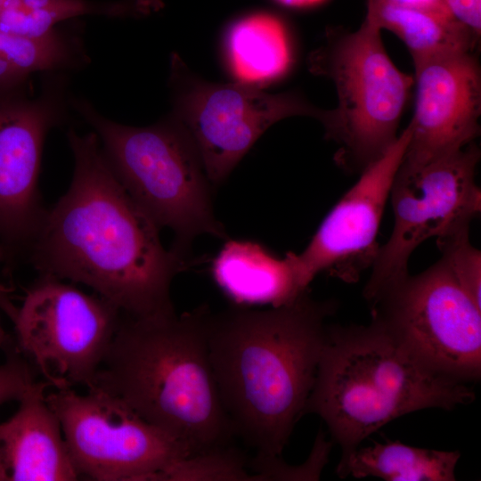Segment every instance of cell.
<instances>
[{
    "label": "cell",
    "instance_id": "obj_21",
    "mask_svg": "<svg viewBox=\"0 0 481 481\" xmlns=\"http://www.w3.org/2000/svg\"><path fill=\"white\" fill-rule=\"evenodd\" d=\"M157 480H259L238 452L228 446L187 456L164 469Z\"/></svg>",
    "mask_w": 481,
    "mask_h": 481
},
{
    "label": "cell",
    "instance_id": "obj_3",
    "mask_svg": "<svg viewBox=\"0 0 481 481\" xmlns=\"http://www.w3.org/2000/svg\"><path fill=\"white\" fill-rule=\"evenodd\" d=\"M210 314L207 306L180 315L122 314L94 387L184 443L191 455L227 446L235 435L209 359Z\"/></svg>",
    "mask_w": 481,
    "mask_h": 481
},
{
    "label": "cell",
    "instance_id": "obj_30",
    "mask_svg": "<svg viewBox=\"0 0 481 481\" xmlns=\"http://www.w3.org/2000/svg\"><path fill=\"white\" fill-rule=\"evenodd\" d=\"M0 481H6L5 475L0 464Z\"/></svg>",
    "mask_w": 481,
    "mask_h": 481
},
{
    "label": "cell",
    "instance_id": "obj_5",
    "mask_svg": "<svg viewBox=\"0 0 481 481\" xmlns=\"http://www.w3.org/2000/svg\"><path fill=\"white\" fill-rule=\"evenodd\" d=\"M71 103L98 136L128 195L159 230L173 231L172 250L190 258L197 236L227 237L214 214L211 183L198 151L173 117L149 126H130L106 118L86 100Z\"/></svg>",
    "mask_w": 481,
    "mask_h": 481
},
{
    "label": "cell",
    "instance_id": "obj_10",
    "mask_svg": "<svg viewBox=\"0 0 481 481\" xmlns=\"http://www.w3.org/2000/svg\"><path fill=\"white\" fill-rule=\"evenodd\" d=\"M480 157L473 142L417 167L400 164L389 193L394 226L371 267L363 289L368 302L372 305L410 274V257L421 243L480 213L476 183Z\"/></svg>",
    "mask_w": 481,
    "mask_h": 481
},
{
    "label": "cell",
    "instance_id": "obj_1",
    "mask_svg": "<svg viewBox=\"0 0 481 481\" xmlns=\"http://www.w3.org/2000/svg\"><path fill=\"white\" fill-rule=\"evenodd\" d=\"M74 170L47 208L27 262L39 274L82 283L122 314H175L170 288L191 259L163 247L159 229L116 177L94 132H68Z\"/></svg>",
    "mask_w": 481,
    "mask_h": 481
},
{
    "label": "cell",
    "instance_id": "obj_31",
    "mask_svg": "<svg viewBox=\"0 0 481 481\" xmlns=\"http://www.w3.org/2000/svg\"><path fill=\"white\" fill-rule=\"evenodd\" d=\"M3 1H4V0H0V7H1V5H2Z\"/></svg>",
    "mask_w": 481,
    "mask_h": 481
},
{
    "label": "cell",
    "instance_id": "obj_24",
    "mask_svg": "<svg viewBox=\"0 0 481 481\" xmlns=\"http://www.w3.org/2000/svg\"><path fill=\"white\" fill-rule=\"evenodd\" d=\"M7 353V361L0 365V405L20 401L37 382L30 366L17 355V351Z\"/></svg>",
    "mask_w": 481,
    "mask_h": 481
},
{
    "label": "cell",
    "instance_id": "obj_8",
    "mask_svg": "<svg viewBox=\"0 0 481 481\" xmlns=\"http://www.w3.org/2000/svg\"><path fill=\"white\" fill-rule=\"evenodd\" d=\"M121 315L99 295L40 274L13 321L17 345L57 390L92 389Z\"/></svg>",
    "mask_w": 481,
    "mask_h": 481
},
{
    "label": "cell",
    "instance_id": "obj_26",
    "mask_svg": "<svg viewBox=\"0 0 481 481\" xmlns=\"http://www.w3.org/2000/svg\"><path fill=\"white\" fill-rule=\"evenodd\" d=\"M391 3L447 12L444 0H386ZM450 13V12H449Z\"/></svg>",
    "mask_w": 481,
    "mask_h": 481
},
{
    "label": "cell",
    "instance_id": "obj_7",
    "mask_svg": "<svg viewBox=\"0 0 481 481\" xmlns=\"http://www.w3.org/2000/svg\"><path fill=\"white\" fill-rule=\"evenodd\" d=\"M383 325L422 365L469 384L481 375V306L440 258L372 304Z\"/></svg>",
    "mask_w": 481,
    "mask_h": 481
},
{
    "label": "cell",
    "instance_id": "obj_23",
    "mask_svg": "<svg viewBox=\"0 0 481 481\" xmlns=\"http://www.w3.org/2000/svg\"><path fill=\"white\" fill-rule=\"evenodd\" d=\"M332 443L321 431L306 461L301 465H289L281 457H257L250 463L252 471L259 480H319L328 462Z\"/></svg>",
    "mask_w": 481,
    "mask_h": 481
},
{
    "label": "cell",
    "instance_id": "obj_16",
    "mask_svg": "<svg viewBox=\"0 0 481 481\" xmlns=\"http://www.w3.org/2000/svg\"><path fill=\"white\" fill-rule=\"evenodd\" d=\"M215 281L237 305L281 306L306 292L286 255L278 258L250 240H227L211 266Z\"/></svg>",
    "mask_w": 481,
    "mask_h": 481
},
{
    "label": "cell",
    "instance_id": "obj_12",
    "mask_svg": "<svg viewBox=\"0 0 481 481\" xmlns=\"http://www.w3.org/2000/svg\"><path fill=\"white\" fill-rule=\"evenodd\" d=\"M61 80L35 98L0 96V261L27 262L47 208L39 190L43 147L64 110Z\"/></svg>",
    "mask_w": 481,
    "mask_h": 481
},
{
    "label": "cell",
    "instance_id": "obj_4",
    "mask_svg": "<svg viewBox=\"0 0 481 481\" xmlns=\"http://www.w3.org/2000/svg\"><path fill=\"white\" fill-rule=\"evenodd\" d=\"M475 399L467 383L436 374L416 360L379 322L327 326L304 413L317 414L340 445L341 458L403 415L452 410Z\"/></svg>",
    "mask_w": 481,
    "mask_h": 481
},
{
    "label": "cell",
    "instance_id": "obj_17",
    "mask_svg": "<svg viewBox=\"0 0 481 481\" xmlns=\"http://www.w3.org/2000/svg\"><path fill=\"white\" fill-rule=\"evenodd\" d=\"M365 17L404 42L414 67L435 58L474 52L480 41L444 11L367 0Z\"/></svg>",
    "mask_w": 481,
    "mask_h": 481
},
{
    "label": "cell",
    "instance_id": "obj_19",
    "mask_svg": "<svg viewBox=\"0 0 481 481\" xmlns=\"http://www.w3.org/2000/svg\"><path fill=\"white\" fill-rule=\"evenodd\" d=\"M458 451H441L404 444L399 441L358 447L337 474L344 478L374 477L387 481H454Z\"/></svg>",
    "mask_w": 481,
    "mask_h": 481
},
{
    "label": "cell",
    "instance_id": "obj_25",
    "mask_svg": "<svg viewBox=\"0 0 481 481\" xmlns=\"http://www.w3.org/2000/svg\"><path fill=\"white\" fill-rule=\"evenodd\" d=\"M27 78L0 50V96L23 89Z\"/></svg>",
    "mask_w": 481,
    "mask_h": 481
},
{
    "label": "cell",
    "instance_id": "obj_27",
    "mask_svg": "<svg viewBox=\"0 0 481 481\" xmlns=\"http://www.w3.org/2000/svg\"><path fill=\"white\" fill-rule=\"evenodd\" d=\"M0 308L11 318L13 322L18 308L12 304L11 298L8 296V290L0 286Z\"/></svg>",
    "mask_w": 481,
    "mask_h": 481
},
{
    "label": "cell",
    "instance_id": "obj_18",
    "mask_svg": "<svg viewBox=\"0 0 481 481\" xmlns=\"http://www.w3.org/2000/svg\"><path fill=\"white\" fill-rule=\"evenodd\" d=\"M225 49L238 82L260 87L282 76L291 61L286 28L278 17L267 12L236 20L227 31Z\"/></svg>",
    "mask_w": 481,
    "mask_h": 481
},
{
    "label": "cell",
    "instance_id": "obj_9",
    "mask_svg": "<svg viewBox=\"0 0 481 481\" xmlns=\"http://www.w3.org/2000/svg\"><path fill=\"white\" fill-rule=\"evenodd\" d=\"M171 63L173 118L192 140L211 184L223 182L277 121L307 116L323 125L330 116V110L314 106L298 92L269 94L241 82L210 83L192 74L176 54Z\"/></svg>",
    "mask_w": 481,
    "mask_h": 481
},
{
    "label": "cell",
    "instance_id": "obj_20",
    "mask_svg": "<svg viewBox=\"0 0 481 481\" xmlns=\"http://www.w3.org/2000/svg\"><path fill=\"white\" fill-rule=\"evenodd\" d=\"M136 12L135 1L97 4L86 0H4L0 7V29L37 37L66 19L89 13L110 16Z\"/></svg>",
    "mask_w": 481,
    "mask_h": 481
},
{
    "label": "cell",
    "instance_id": "obj_22",
    "mask_svg": "<svg viewBox=\"0 0 481 481\" xmlns=\"http://www.w3.org/2000/svg\"><path fill=\"white\" fill-rule=\"evenodd\" d=\"M471 221L458 223L436 238L441 259L464 290L481 306V253L470 241Z\"/></svg>",
    "mask_w": 481,
    "mask_h": 481
},
{
    "label": "cell",
    "instance_id": "obj_11",
    "mask_svg": "<svg viewBox=\"0 0 481 481\" xmlns=\"http://www.w3.org/2000/svg\"><path fill=\"white\" fill-rule=\"evenodd\" d=\"M58 417L78 476L97 481L157 480L191 456L188 446L143 419L119 398L99 388L45 395Z\"/></svg>",
    "mask_w": 481,
    "mask_h": 481
},
{
    "label": "cell",
    "instance_id": "obj_14",
    "mask_svg": "<svg viewBox=\"0 0 481 481\" xmlns=\"http://www.w3.org/2000/svg\"><path fill=\"white\" fill-rule=\"evenodd\" d=\"M416 102L401 166L417 167L475 142L480 134L481 67L474 52L414 67Z\"/></svg>",
    "mask_w": 481,
    "mask_h": 481
},
{
    "label": "cell",
    "instance_id": "obj_13",
    "mask_svg": "<svg viewBox=\"0 0 481 481\" xmlns=\"http://www.w3.org/2000/svg\"><path fill=\"white\" fill-rule=\"evenodd\" d=\"M410 135L407 126L385 154L360 174L301 253L286 254L304 290L320 273L355 282L371 267L380 247L377 239L384 209Z\"/></svg>",
    "mask_w": 481,
    "mask_h": 481
},
{
    "label": "cell",
    "instance_id": "obj_28",
    "mask_svg": "<svg viewBox=\"0 0 481 481\" xmlns=\"http://www.w3.org/2000/svg\"><path fill=\"white\" fill-rule=\"evenodd\" d=\"M279 3L291 7H305L314 5L323 0H276Z\"/></svg>",
    "mask_w": 481,
    "mask_h": 481
},
{
    "label": "cell",
    "instance_id": "obj_15",
    "mask_svg": "<svg viewBox=\"0 0 481 481\" xmlns=\"http://www.w3.org/2000/svg\"><path fill=\"white\" fill-rule=\"evenodd\" d=\"M48 382L36 384L17 412L0 423V464L6 481H71L79 477L61 427L49 406Z\"/></svg>",
    "mask_w": 481,
    "mask_h": 481
},
{
    "label": "cell",
    "instance_id": "obj_29",
    "mask_svg": "<svg viewBox=\"0 0 481 481\" xmlns=\"http://www.w3.org/2000/svg\"><path fill=\"white\" fill-rule=\"evenodd\" d=\"M0 348L7 349V352L13 350L12 341L10 335L4 330L0 319Z\"/></svg>",
    "mask_w": 481,
    "mask_h": 481
},
{
    "label": "cell",
    "instance_id": "obj_2",
    "mask_svg": "<svg viewBox=\"0 0 481 481\" xmlns=\"http://www.w3.org/2000/svg\"><path fill=\"white\" fill-rule=\"evenodd\" d=\"M334 301L304 292L266 310L211 313L209 359L224 409L257 457H281L314 384Z\"/></svg>",
    "mask_w": 481,
    "mask_h": 481
},
{
    "label": "cell",
    "instance_id": "obj_6",
    "mask_svg": "<svg viewBox=\"0 0 481 481\" xmlns=\"http://www.w3.org/2000/svg\"><path fill=\"white\" fill-rule=\"evenodd\" d=\"M307 65L335 86L338 105L323 125L326 138L338 145L334 160L361 174L397 140L414 77L395 65L381 30L366 17L355 31L330 29Z\"/></svg>",
    "mask_w": 481,
    "mask_h": 481
}]
</instances>
